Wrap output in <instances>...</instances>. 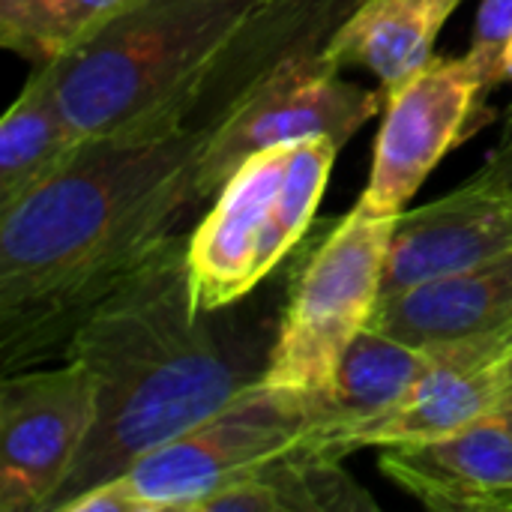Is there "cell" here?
Instances as JSON below:
<instances>
[{"instance_id": "cell-6", "label": "cell", "mask_w": 512, "mask_h": 512, "mask_svg": "<svg viewBox=\"0 0 512 512\" xmlns=\"http://www.w3.org/2000/svg\"><path fill=\"white\" fill-rule=\"evenodd\" d=\"M318 426L315 396L249 384L222 411L156 447L117 477L138 512H201L246 471L297 450Z\"/></svg>"}, {"instance_id": "cell-13", "label": "cell", "mask_w": 512, "mask_h": 512, "mask_svg": "<svg viewBox=\"0 0 512 512\" xmlns=\"http://www.w3.org/2000/svg\"><path fill=\"white\" fill-rule=\"evenodd\" d=\"M363 0H264L201 81L189 123L216 126L273 72L312 60Z\"/></svg>"}, {"instance_id": "cell-7", "label": "cell", "mask_w": 512, "mask_h": 512, "mask_svg": "<svg viewBox=\"0 0 512 512\" xmlns=\"http://www.w3.org/2000/svg\"><path fill=\"white\" fill-rule=\"evenodd\" d=\"M483 75L468 57H432L417 75L387 90L369 183L357 207L369 216H399L441 159L486 120Z\"/></svg>"}, {"instance_id": "cell-4", "label": "cell", "mask_w": 512, "mask_h": 512, "mask_svg": "<svg viewBox=\"0 0 512 512\" xmlns=\"http://www.w3.org/2000/svg\"><path fill=\"white\" fill-rule=\"evenodd\" d=\"M339 153L330 135L276 144L222 183L186 249L198 312L240 303L288 258L318 213Z\"/></svg>"}, {"instance_id": "cell-15", "label": "cell", "mask_w": 512, "mask_h": 512, "mask_svg": "<svg viewBox=\"0 0 512 512\" xmlns=\"http://www.w3.org/2000/svg\"><path fill=\"white\" fill-rule=\"evenodd\" d=\"M435 360L438 348H420L366 324L348 345L333 381L324 390H312L318 426L303 447L324 444L390 414L411 396Z\"/></svg>"}, {"instance_id": "cell-18", "label": "cell", "mask_w": 512, "mask_h": 512, "mask_svg": "<svg viewBox=\"0 0 512 512\" xmlns=\"http://www.w3.org/2000/svg\"><path fill=\"white\" fill-rule=\"evenodd\" d=\"M81 141L60 108L51 66L33 69L0 120V207L66 165Z\"/></svg>"}, {"instance_id": "cell-20", "label": "cell", "mask_w": 512, "mask_h": 512, "mask_svg": "<svg viewBox=\"0 0 512 512\" xmlns=\"http://www.w3.org/2000/svg\"><path fill=\"white\" fill-rule=\"evenodd\" d=\"M501 78H504V81H510V84H512V42L507 45V51H504V63H501Z\"/></svg>"}, {"instance_id": "cell-3", "label": "cell", "mask_w": 512, "mask_h": 512, "mask_svg": "<svg viewBox=\"0 0 512 512\" xmlns=\"http://www.w3.org/2000/svg\"><path fill=\"white\" fill-rule=\"evenodd\" d=\"M264 0H135L69 57L48 63L81 138L186 123L216 57Z\"/></svg>"}, {"instance_id": "cell-19", "label": "cell", "mask_w": 512, "mask_h": 512, "mask_svg": "<svg viewBox=\"0 0 512 512\" xmlns=\"http://www.w3.org/2000/svg\"><path fill=\"white\" fill-rule=\"evenodd\" d=\"M135 0H0V42L33 69L93 39Z\"/></svg>"}, {"instance_id": "cell-8", "label": "cell", "mask_w": 512, "mask_h": 512, "mask_svg": "<svg viewBox=\"0 0 512 512\" xmlns=\"http://www.w3.org/2000/svg\"><path fill=\"white\" fill-rule=\"evenodd\" d=\"M384 90L342 81L318 57L273 72L219 117L198 165V201L216 198L222 183L258 150L330 135L342 147L384 108Z\"/></svg>"}, {"instance_id": "cell-11", "label": "cell", "mask_w": 512, "mask_h": 512, "mask_svg": "<svg viewBox=\"0 0 512 512\" xmlns=\"http://www.w3.org/2000/svg\"><path fill=\"white\" fill-rule=\"evenodd\" d=\"M512 252V189L483 168L450 195L405 210L390 237L381 297Z\"/></svg>"}, {"instance_id": "cell-12", "label": "cell", "mask_w": 512, "mask_h": 512, "mask_svg": "<svg viewBox=\"0 0 512 512\" xmlns=\"http://www.w3.org/2000/svg\"><path fill=\"white\" fill-rule=\"evenodd\" d=\"M378 465L429 510L512 512V396L450 435L384 447Z\"/></svg>"}, {"instance_id": "cell-1", "label": "cell", "mask_w": 512, "mask_h": 512, "mask_svg": "<svg viewBox=\"0 0 512 512\" xmlns=\"http://www.w3.org/2000/svg\"><path fill=\"white\" fill-rule=\"evenodd\" d=\"M210 132L186 120L84 138L66 165L0 207L3 375L63 357L78 324L201 204Z\"/></svg>"}, {"instance_id": "cell-9", "label": "cell", "mask_w": 512, "mask_h": 512, "mask_svg": "<svg viewBox=\"0 0 512 512\" xmlns=\"http://www.w3.org/2000/svg\"><path fill=\"white\" fill-rule=\"evenodd\" d=\"M96 420L84 366L21 369L0 384V512H48Z\"/></svg>"}, {"instance_id": "cell-14", "label": "cell", "mask_w": 512, "mask_h": 512, "mask_svg": "<svg viewBox=\"0 0 512 512\" xmlns=\"http://www.w3.org/2000/svg\"><path fill=\"white\" fill-rule=\"evenodd\" d=\"M507 321H512V252L381 297L369 324L420 348H447Z\"/></svg>"}, {"instance_id": "cell-10", "label": "cell", "mask_w": 512, "mask_h": 512, "mask_svg": "<svg viewBox=\"0 0 512 512\" xmlns=\"http://www.w3.org/2000/svg\"><path fill=\"white\" fill-rule=\"evenodd\" d=\"M512 396V321L504 327L438 348L435 366L390 414L342 432L312 453L345 459L363 447H399L450 435Z\"/></svg>"}, {"instance_id": "cell-16", "label": "cell", "mask_w": 512, "mask_h": 512, "mask_svg": "<svg viewBox=\"0 0 512 512\" xmlns=\"http://www.w3.org/2000/svg\"><path fill=\"white\" fill-rule=\"evenodd\" d=\"M462 3L465 0H363L330 36L318 60L333 72L363 66L387 93L435 57L438 33Z\"/></svg>"}, {"instance_id": "cell-17", "label": "cell", "mask_w": 512, "mask_h": 512, "mask_svg": "<svg viewBox=\"0 0 512 512\" xmlns=\"http://www.w3.org/2000/svg\"><path fill=\"white\" fill-rule=\"evenodd\" d=\"M339 462L300 444L219 489L201 512L378 510L375 498Z\"/></svg>"}, {"instance_id": "cell-2", "label": "cell", "mask_w": 512, "mask_h": 512, "mask_svg": "<svg viewBox=\"0 0 512 512\" xmlns=\"http://www.w3.org/2000/svg\"><path fill=\"white\" fill-rule=\"evenodd\" d=\"M186 249L174 231L72 333L63 360L90 372L96 420L48 512L123 477L261 378L225 354L198 312Z\"/></svg>"}, {"instance_id": "cell-5", "label": "cell", "mask_w": 512, "mask_h": 512, "mask_svg": "<svg viewBox=\"0 0 512 512\" xmlns=\"http://www.w3.org/2000/svg\"><path fill=\"white\" fill-rule=\"evenodd\" d=\"M396 219L369 216L354 204L336 222L294 285L261 384L312 393L333 381L348 345L381 303Z\"/></svg>"}]
</instances>
